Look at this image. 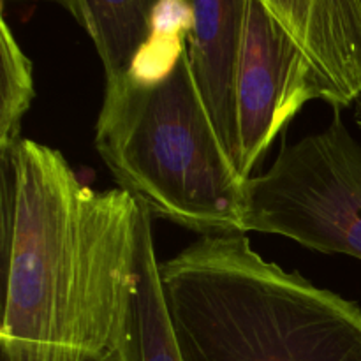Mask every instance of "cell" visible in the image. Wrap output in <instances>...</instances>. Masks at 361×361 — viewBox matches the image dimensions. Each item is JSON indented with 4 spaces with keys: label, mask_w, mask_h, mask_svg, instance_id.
<instances>
[{
    "label": "cell",
    "mask_w": 361,
    "mask_h": 361,
    "mask_svg": "<svg viewBox=\"0 0 361 361\" xmlns=\"http://www.w3.org/2000/svg\"><path fill=\"white\" fill-rule=\"evenodd\" d=\"M95 361H120V358H118V355H116L115 349H113V351H109L108 355H104V356H102V358H99V360H95Z\"/></svg>",
    "instance_id": "11"
},
{
    "label": "cell",
    "mask_w": 361,
    "mask_h": 361,
    "mask_svg": "<svg viewBox=\"0 0 361 361\" xmlns=\"http://www.w3.org/2000/svg\"><path fill=\"white\" fill-rule=\"evenodd\" d=\"M187 4L192 14L187 34L190 71L219 140L238 169L236 76L249 0H187Z\"/></svg>",
    "instance_id": "7"
},
{
    "label": "cell",
    "mask_w": 361,
    "mask_h": 361,
    "mask_svg": "<svg viewBox=\"0 0 361 361\" xmlns=\"http://www.w3.org/2000/svg\"><path fill=\"white\" fill-rule=\"evenodd\" d=\"M182 361H361V307L286 271L245 233L201 236L159 263Z\"/></svg>",
    "instance_id": "2"
},
{
    "label": "cell",
    "mask_w": 361,
    "mask_h": 361,
    "mask_svg": "<svg viewBox=\"0 0 361 361\" xmlns=\"http://www.w3.org/2000/svg\"><path fill=\"white\" fill-rule=\"evenodd\" d=\"M95 148L152 217L201 236L242 233L243 178L222 147L187 51L154 83H106Z\"/></svg>",
    "instance_id": "3"
},
{
    "label": "cell",
    "mask_w": 361,
    "mask_h": 361,
    "mask_svg": "<svg viewBox=\"0 0 361 361\" xmlns=\"http://www.w3.org/2000/svg\"><path fill=\"white\" fill-rule=\"evenodd\" d=\"M0 154L16 148L21 137V122L35 97L32 62L18 44L6 18L0 21Z\"/></svg>",
    "instance_id": "10"
},
{
    "label": "cell",
    "mask_w": 361,
    "mask_h": 361,
    "mask_svg": "<svg viewBox=\"0 0 361 361\" xmlns=\"http://www.w3.org/2000/svg\"><path fill=\"white\" fill-rule=\"evenodd\" d=\"M314 99L305 53L261 0H249L236 76L238 171L243 178L252 176L286 123Z\"/></svg>",
    "instance_id": "5"
},
{
    "label": "cell",
    "mask_w": 361,
    "mask_h": 361,
    "mask_svg": "<svg viewBox=\"0 0 361 361\" xmlns=\"http://www.w3.org/2000/svg\"><path fill=\"white\" fill-rule=\"evenodd\" d=\"M87 30L106 83L122 78L147 42L155 9L162 0H59Z\"/></svg>",
    "instance_id": "9"
},
{
    "label": "cell",
    "mask_w": 361,
    "mask_h": 361,
    "mask_svg": "<svg viewBox=\"0 0 361 361\" xmlns=\"http://www.w3.org/2000/svg\"><path fill=\"white\" fill-rule=\"evenodd\" d=\"M309 60L316 99L334 109L361 97V0H261Z\"/></svg>",
    "instance_id": "6"
},
{
    "label": "cell",
    "mask_w": 361,
    "mask_h": 361,
    "mask_svg": "<svg viewBox=\"0 0 361 361\" xmlns=\"http://www.w3.org/2000/svg\"><path fill=\"white\" fill-rule=\"evenodd\" d=\"M152 219L143 208L129 305L115 345L120 361H182L162 296Z\"/></svg>",
    "instance_id": "8"
},
{
    "label": "cell",
    "mask_w": 361,
    "mask_h": 361,
    "mask_svg": "<svg viewBox=\"0 0 361 361\" xmlns=\"http://www.w3.org/2000/svg\"><path fill=\"white\" fill-rule=\"evenodd\" d=\"M361 259V145L334 109L326 129L286 145L243 185L242 233Z\"/></svg>",
    "instance_id": "4"
},
{
    "label": "cell",
    "mask_w": 361,
    "mask_h": 361,
    "mask_svg": "<svg viewBox=\"0 0 361 361\" xmlns=\"http://www.w3.org/2000/svg\"><path fill=\"white\" fill-rule=\"evenodd\" d=\"M16 215L2 245L4 361H95L113 351L133 288L143 207L92 190L62 154L14 148Z\"/></svg>",
    "instance_id": "1"
}]
</instances>
